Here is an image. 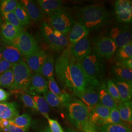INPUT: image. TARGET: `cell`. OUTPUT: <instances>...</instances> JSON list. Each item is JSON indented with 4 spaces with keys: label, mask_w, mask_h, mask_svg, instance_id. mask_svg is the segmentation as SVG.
Listing matches in <instances>:
<instances>
[{
    "label": "cell",
    "mask_w": 132,
    "mask_h": 132,
    "mask_svg": "<svg viewBox=\"0 0 132 132\" xmlns=\"http://www.w3.org/2000/svg\"><path fill=\"white\" fill-rule=\"evenodd\" d=\"M28 129H25L16 126L10 123L5 127L0 128V132H28Z\"/></svg>",
    "instance_id": "obj_42"
},
{
    "label": "cell",
    "mask_w": 132,
    "mask_h": 132,
    "mask_svg": "<svg viewBox=\"0 0 132 132\" xmlns=\"http://www.w3.org/2000/svg\"><path fill=\"white\" fill-rule=\"evenodd\" d=\"M54 61L51 55H47L43 63L39 73L47 79L54 77Z\"/></svg>",
    "instance_id": "obj_29"
},
{
    "label": "cell",
    "mask_w": 132,
    "mask_h": 132,
    "mask_svg": "<svg viewBox=\"0 0 132 132\" xmlns=\"http://www.w3.org/2000/svg\"><path fill=\"white\" fill-rule=\"evenodd\" d=\"M79 22L90 31L102 28L109 18V14L105 7L99 5H91L82 7L78 14Z\"/></svg>",
    "instance_id": "obj_1"
},
{
    "label": "cell",
    "mask_w": 132,
    "mask_h": 132,
    "mask_svg": "<svg viewBox=\"0 0 132 132\" xmlns=\"http://www.w3.org/2000/svg\"><path fill=\"white\" fill-rule=\"evenodd\" d=\"M72 57L70 47L68 46L57 59L54 64L57 78L64 86H66L67 75Z\"/></svg>",
    "instance_id": "obj_9"
},
{
    "label": "cell",
    "mask_w": 132,
    "mask_h": 132,
    "mask_svg": "<svg viewBox=\"0 0 132 132\" xmlns=\"http://www.w3.org/2000/svg\"><path fill=\"white\" fill-rule=\"evenodd\" d=\"M43 38L49 47L54 51H62L69 46L68 36L53 29L46 22H43L40 27Z\"/></svg>",
    "instance_id": "obj_6"
},
{
    "label": "cell",
    "mask_w": 132,
    "mask_h": 132,
    "mask_svg": "<svg viewBox=\"0 0 132 132\" xmlns=\"http://www.w3.org/2000/svg\"><path fill=\"white\" fill-rule=\"evenodd\" d=\"M18 1L15 0H3L0 2V12L9 13L14 12L18 5Z\"/></svg>",
    "instance_id": "obj_36"
},
{
    "label": "cell",
    "mask_w": 132,
    "mask_h": 132,
    "mask_svg": "<svg viewBox=\"0 0 132 132\" xmlns=\"http://www.w3.org/2000/svg\"><path fill=\"white\" fill-rule=\"evenodd\" d=\"M24 31L15 28L6 22H4L1 26V33L4 43L9 42L17 38Z\"/></svg>",
    "instance_id": "obj_22"
},
{
    "label": "cell",
    "mask_w": 132,
    "mask_h": 132,
    "mask_svg": "<svg viewBox=\"0 0 132 132\" xmlns=\"http://www.w3.org/2000/svg\"><path fill=\"white\" fill-rule=\"evenodd\" d=\"M19 94L20 99L26 107L37 111L35 103L30 95L26 92H21Z\"/></svg>",
    "instance_id": "obj_41"
},
{
    "label": "cell",
    "mask_w": 132,
    "mask_h": 132,
    "mask_svg": "<svg viewBox=\"0 0 132 132\" xmlns=\"http://www.w3.org/2000/svg\"><path fill=\"white\" fill-rule=\"evenodd\" d=\"M89 85L98 87L100 80L104 76L105 65L102 58L93 50L85 58L78 62Z\"/></svg>",
    "instance_id": "obj_2"
},
{
    "label": "cell",
    "mask_w": 132,
    "mask_h": 132,
    "mask_svg": "<svg viewBox=\"0 0 132 132\" xmlns=\"http://www.w3.org/2000/svg\"><path fill=\"white\" fill-rule=\"evenodd\" d=\"M105 124H125L121 119L117 107L110 110L108 118L102 121L101 125Z\"/></svg>",
    "instance_id": "obj_35"
},
{
    "label": "cell",
    "mask_w": 132,
    "mask_h": 132,
    "mask_svg": "<svg viewBox=\"0 0 132 132\" xmlns=\"http://www.w3.org/2000/svg\"><path fill=\"white\" fill-rule=\"evenodd\" d=\"M1 40H0V44H1Z\"/></svg>",
    "instance_id": "obj_51"
},
{
    "label": "cell",
    "mask_w": 132,
    "mask_h": 132,
    "mask_svg": "<svg viewBox=\"0 0 132 132\" xmlns=\"http://www.w3.org/2000/svg\"><path fill=\"white\" fill-rule=\"evenodd\" d=\"M130 58H132V42L119 48L116 54L117 61H122Z\"/></svg>",
    "instance_id": "obj_33"
},
{
    "label": "cell",
    "mask_w": 132,
    "mask_h": 132,
    "mask_svg": "<svg viewBox=\"0 0 132 132\" xmlns=\"http://www.w3.org/2000/svg\"><path fill=\"white\" fill-rule=\"evenodd\" d=\"M70 47L72 56L77 62L85 58L93 51L92 43L88 36L71 44Z\"/></svg>",
    "instance_id": "obj_12"
},
{
    "label": "cell",
    "mask_w": 132,
    "mask_h": 132,
    "mask_svg": "<svg viewBox=\"0 0 132 132\" xmlns=\"http://www.w3.org/2000/svg\"><path fill=\"white\" fill-rule=\"evenodd\" d=\"M99 132H132L125 124H105L97 127Z\"/></svg>",
    "instance_id": "obj_30"
},
{
    "label": "cell",
    "mask_w": 132,
    "mask_h": 132,
    "mask_svg": "<svg viewBox=\"0 0 132 132\" xmlns=\"http://www.w3.org/2000/svg\"><path fill=\"white\" fill-rule=\"evenodd\" d=\"M117 48L113 41L107 36L97 39L94 41L93 51L101 58L109 59L113 56Z\"/></svg>",
    "instance_id": "obj_10"
},
{
    "label": "cell",
    "mask_w": 132,
    "mask_h": 132,
    "mask_svg": "<svg viewBox=\"0 0 132 132\" xmlns=\"http://www.w3.org/2000/svg\"><path fill=\"white\" fill-rule=\"evenodd\" d=\"M108 37L115 43L117 48H120L132 42L131 29L127 26H116L111 28Z\"/></svg>",
    "instance_id": "obj_11"
},
{
    "label": "cell",
    "mask_w": 132,
    "mask_h": 132,
    "mask_svg": "<svg viewBox=\"0 0 132 132\" xmlns=\"http://www.w3.org/2000/svg\"><path fill=\"white\" fill-rule=\"evenodd\" d=\"M107 88L109 94L113 98L116 104L118 105L120 102H121L118 90L116 85L113 82V80L110 79L107 81Z\"/></svg>",
    "instance_id": "obj_39"
},
{
    "label": "cell",
    "mask_w": 132,
    "mask_h": 132,
    "mask_svg": "<svg viewBox=\"0 0 132 132\" xmlns=\"http://www.w3.org/2000/svg\"><path fill=\"white\" fill-rule=\"evenodd\" d=\"M10 94L2 88H0V102H4L9 99Z\"/></svg>",
    "instance_id": "obj_47"
},
{
    "label": "cell",
    "mask_w": 132,
    "mask_h": 132,
    "mask_svg": "<svg viewBox=\"0 0 132 132\" xmlns=\"http://www.w3.org/2000/svg\"><path fill=\"white\" fill-rule=\"evenodd\" d=\"M89 31L85 26L79 22H75L69 33V41L71 45L88 36Z\"/></svg>",
    "instance_id": "obj_20"
},
{
    "label": "cell",
    "mask_w": 132,
    "mask_h": 132,
    "mask_svg": "<svg viewBox=\"0 0 132 132\" xmlns=\"http://www.w3.org/2000/svg\"><path fill=\"white\" fill-rule=\"evenodd\" d=\"M121 119L124 123L130 124L132 122V104L131 100L120 102L117 105Z\"/></svg>",
    "instance_id": "obj_26"
},
{
    "label": "cell",
    "mask_w": 132,
    "mask_h": 132,
    "mask_svg": "<svg viewBox=\"0 0 132 132\" xmlns=\"http://www.w3.org/2000/svg\"><path fill=\"white\" fill-rule=\"evenodd\" d=\"M2 58L13 65L22 61L23 55L15 47L5 43L2 47Z\"/></svg>",
    "instance_id": "obj_19"
},
{
    "label": "cell",
    "mask_w": 132,
    "mask_h": 132,
    "mask_svg": "<svg viewBox=\"0 0 132 132\" xmlns=\"http://www.w3.org/2000/svg\"><path fill=\"white\" fill-rule=\"evenodd\" d=\"M19 115L18 106L16 102L0 103V119L12 120Z\"/></svg>",
    "instance_id": "obj_18"
},
{
    "label": "cell",
    "mask_w": 132,
    "mask_h": 132,
    "mask_svg": "<svg viewBox=\"0 0 132 132\" xmlns=\"http://www.w3.org/2000/svg\"><path fill=\"white\" fill-rule=\"evenodd\" d=\"M5 44H10L16 47L23 56H27L39 50L38 44L29 33L23 31L18 37Z\"/></svg>",
    "instance_id": "obj_8"
},
{
    "label": "cell",
    "mask_w": 132,
    "mask_h": 132,
    "mask_svg": "<svg viewBox=\"0 0 132 132\" xmlns=\"http://www.w3.org/2000/svg\"><path fill=\"white\" fill-rule=\"evenodd\" d=\"M43 94V97L46 100L49 106L53 108L59 107L62 106L61 103L58 98L49 90H47Z\"/></svg>",
    "instance_id": "obj_40"
},
{
    "label": "cell",
    "mask_w": 132,
    "mask_h": 132,
    "mask_svg": "<svg viewBox=\"0 0 132 132\" xmlns=\"http://www.w3.org/2000/svg\"><path fill=\"white\" fill-rule=\"evenodd\" d=\"M13 12L23 26H28L30 23L31 20L27 11L21 3L18 2Z\"/></svg>",
    "instance_id": "obj_32"
},
{
    "label": "cell",
    "mask_w": 132,
    "mask_h": 132,
    "mask_svg": "<svg viewBox=\"0 0 132 132\" xmlns=\"http://www.w3.org/2000/svg\"><path fill=\"white\" fill-rule=\"evenodd\" d=\"M10 121L16 126L28 130L31 124V118L28 113H24Z\"/></svg>",
    "instance_id": "obj_31"
},
{
    "label": "cell",
    "mask_w": 132,
    "mask_h": 132,
    "mask_svg": "<svg viewBox=\"0 0 132 132\" xmlns=\"http://www.w3.org/2000/svg\"><path fill=\"white\" fill-rule=\"evenodd\" d=\"M114 12L118 21L122 23H130L132 20L131 1L118 0L114 4Z\"/></svg>",
    "instance_id": "obj_13"
},
{
    "label": "cell",
    "mask_w": 132,
    "mask_h": 132,
    "mask_svg": "<svg viewBox=\"0 0 132 132\" xmlns=\"http://www.w3.org/2000/svg\"><path fill=\"white\" fill-rule=\"evenodd\" d=\"M77 97L88 109L89 113L99 103V95L95 87L89 85L82 92L74 95Z\"/></svg>",
    "instance_id": "obj_14"
},
{
    "label": "cell",
    "mask_w": 132,
    "mask_h": 132,
    "mask_svg": "<svg viewBox=\"0 0 132 132\" xmlns=\"http://www.w3.org/2000/svg\"><path fill=\"white\" fill-rule=\"evenodd\" d=\"M112 72L116 79L132 84V70L120 66L114 65L112 69Z\"/></svg>",
    "instance_id": "obj_28"
},
{
    "label": "cell",
    "mask_w": 132,
    "mask_h": 132,
    "mask_svg": "<svg viewBox=\"0 0 132 132\" xmlns=\"http://www.w3.org/2000/svg\"><path fill=\"white\" fill-rule=\"evenodd\" d=\"M82 132H97V129L95 125L88 120L83 126Z\"/></svg>",
    "instance_id": "obj_44"
},
{
    "label": "cell",
    "mask_w": 132,
    "mask_h": 132,
    "mask_svg": "<svg viewBox=\"0 0 132 132\" xmlns=\"http://www.w3.org/2000/svg\"><path fill=\"white\" fill-rule=\"evenodd\" d=\"M98 92L99 95V103L109 110L117 107V105L109 94L107 85L105 83L100 84Z\"/></svg>",
    "instance_id": "obj_23"
},
{
    "label": "cell",
    "mask_w": 132,
    "mask_h": 132,
    "mask_svg": "<svg viewBox=\"0 0 132 132\" xmlns=\"http://www.w3.org/2000/svg\"><path fill=\"white\" fill-rule=\"evenodd\" d=\"M2 59V47H0V61Z\"/></svg>",
    "instance_id": "obj_50"
},
{
    "label": "cell",
    "mask_w": 132,
    "mask_h": 132,
    "mask_svg": "<svg viewBox=\"0 0 132 132\" xmlns=\"http://www.w3.org/2000/svg\"><path fill=\"white\" fill-rule=\"evenodd\" d=\"M12 69L14 80L9 88L12 93L26 92L30 84L32 73L25 62L22 61L13 65Z\"/></svg>",
    "instance_id": "obj_5"
},
{
    "label": "cell",
    "mask_w": 132,
    "mask_h": 132,
    "mask_svg": "<svg viewBox=\"0 0 132 132\" xmlns=\"http://www.w3.org/2000/svg\"><path fill=\"white\" fill-rule=\"evenodd\" d=\"M5 21L12 24L15 28L22 30H24V26L20 22L19 20L17 18L13 12L9 13H4L2 14Z\"/></svg>",
    "instance_id": "obj_37"
},
{
    "label": "cell",
    "mask_w": 132,
    "mask_h": 132,
    "mask_svg": "<svg viewBox=\"0 0 132 132\" xmlns=\"http://www.w3.org/2000/svg\"><path fill=\"white\" fill-rule=\"evenodd\" d=\"M48 90V81L40 73L34 72L31 76L30 84L26 93L44 94Z\"/></svg>",
    "instance_id": "obj_15"
},
{
    "label": "cell",
    "mask_w": 132,
    "mask_h": 132,
    "mask_svg": "<svg viewBox=\"0 0 132 132\" xmlns=\"http://www.w3.org/2000/svg\"><path fill=\"white\" fill-rule=\"evenodd\" d=\"M37 2L42 12L48 16L60 9L62 5L59 0H38Z\"/></svg>",
    "instance_id": "obj_25"
},
{
    "label": "cell",
    "mask_w": 132,
    "mask_h": 132,
    "mask_svg": "<svg viewBox=\"0 0 132 132\" xmlns=\"http://www.w3.org/2000/svg\"><path fill=\"white\" fill-rule=\"evenodd\" d=\"M85 75L78 62L71 58L66 81V87L74 95L82 92L89 86Z\"/></svg>",
    "instance_id": "obj_3"
},
{
    "label": "cell",
    "mask_w": 132,
    "mask_h": 132,
    "mask_svg": "<svg viewBox=\"0 0 132 132\" xmlns=\"http://www.w3.org/2000/svg\"><path fill=\"white\" fill-rule=\"evenodd\" d=\"M115 65L125 68L132 70V58H130L122 61H117Z\"/></svg>",
    "instance_id": "obj_46"
},
{
    "label": "cell",
    "mask_w": 132,
    "mask_h": 132,
    "mask_svg": "<svg viewBox=\"0 0 132 132\" xmlns=\"http://www.w3.org/2000/svg\"><path fill=\"white\" fill-rule=\"evenodd\" d=\"M66 132H76V130L73 129H72V128H67L66 129Z\"/></svg>",
    "instance_id": "obj_48"
},
{
    "label": "cell",
    "mask_w": 132,
    "mask_h": 132,
    "mask_svg": "<svg viewBox=\"0 0 132 132\" xmlns=\"http://www.w3.org/2000/svg\"><path fill=\"white\" fill-rule=\"evenodd\" d=\"M50 26L53 29L68 36L75 21L71 14L61 7L48 16Z\"/></svg>",
    "instance_id": "obj_7"
},
{
    "label": "cell",
    "mask_w": 132,
    "mask_h": 132,
    "mask_svg": "<svg viewBox=\"0 0 132 132\" xmlns=\"http://www.w3.org/2000/svg\"><path fill=\"white\" fill-rule=\"evenodd\" d=\"M113 81L117 87L121 102H125L130 101L132 98V84L116 78Z\"/></svg>",
    "instance_id": "obj_24"
},
{
    "label": "cell",
    "mask_w": 132,
    "mask_h": 132,
    "mask_svg": "<svg viewBox=\"0 0 132 132\" xmlns=\"http://www.w3.org/2000/svg\"><path fill=\"white\" fill-rule=\"evenodd\" d=\"M48 88H49L50 91H51L53 94H55L58 98L60 101L64 97L65 90H61L60 89L58 84H57L54 77L48 79Z\"/></svg>",
    "instance_id": "obj_38"
},
{
    "label": "cell",
    "mask_w": 132,
    "mask_h": 132,
    "mask_svg": "<svg viewBox=\"0 0 132 132\" xmlns=\"http://www.w3.org/2000/svg\"><path fill=\"white\" fill-rule=\"evenodd\" d=\"M66 108L69 121L71 125L82 131L83 126L89 120V113L86 106L80 100L72 97Z\"/></svg>",
    "instance_id": "obj_4"
},
{
    "label": "cell",
    "mask_w": 132,
    "mask_h": 132,
    "mask_svg": "<svg viewBox=\"0 0 132 132\" xmlns=\"http://www.w3.org/2000/svg\"><path fill=\"white\" fill-rule=\"evenodd\" d=\"M27 11L31 20L37 22L43 17V12L36 3L30 0H22L20 2Z\"/></svg>",
    "instance_id": "obj_21"
},
{
    "label": "cell",
    "mask_w": 132,
    "mask_h": 132,
    "mask_svg": "<svg viewBox=\"0 0 132 132\" xmlns=\"http://www.w3.org/2000/svg\"><path fill=\"white\" fill-rule=\"evenodd\" d=\"M47 121L49 124V128L51 132H64L61 126L56 120L48 118Z\"/></svg>",
    "instance_id": "obj_43"
},
{
    "label": "cell",
    "mask_w": 132,
    "mask_h": 132,
    "mask_svg": "<svg viewBox=\"0 0 132 132\" xmlns=\"http://www.w3.org/2000/svg\"><path fill=\"white\" fill-rule=\"evenodd\" d=\"M42 132H51L50 131V129L49 128V127H47L45 128L43 130Z\"/></svg>",
    "instance_id": "obj_49"
},
{
    "label": "cell",
    "mask_w": 132,
    "mask_h": 132,
    "mask_svg": "<svg viewBox=\"0 0 132 132\" xmlns=\"http://www.w3.org/2000/svg\"><path fill=\"white\" fill-rule=\"evenodd\" d=\"M14 80L12 68L0 75V88H10Z\"/></svg>",
    "instance_id": "obj_34"
},
{
    "label": "cell",
    "mask_w": 132,
    "mask_h": 132,
    "mask_svg": "<svg viewBox=\"0 0 132 132\" xmlns=\"http://www.w3.org/2000/svg\"><path fill=\"white\" fill-rule=\"evenodd\" d=\"M28 94L30 95L34 100L37 107V111L47 119L50 118L49 112L50 108L45 98L39 94L35 93H29Z\"/></svg>",
    "instance_id": "obj_27"
},
{
    "label": "cell",
    "mask_w": 132,
    "mask_h": 132,
    "mask_svg": "<svg viewBox=\"0 0 132 132\" xmlns=\"http://www.w3.org/2000/svg\"><path fill=\"white\" fill-rule=\"evenodd\" d=\"M110 111V110L98 103L89 114V120L98 127L102 121L108 118Z\"/></svg>",
    "instance_id": "obj_17"
},
{
    "label": "cell",
    "mask_w": 132,
    "mask_h": 132,
    "mask_svg": "<svg viewBox=\"0 0 132 132\" xmlns=\"http://www.w3.org/2000/svg\"><path fill=\"white\" fill-rule=\"evenodd\" d=\"M47 55V53L44 51L39 49L26 56V63L31 71L39 73Z\"/></svg>",
    "instance_id": "obj_16"
},
{
    "label": "cell",
    "mask_w": 132,
    "mask_h": 132,
    "mask_svg": "<svg viewBox=\"0 0 132 132\" xmlns=\"http://www.w3.org/2000/svg\"><path fill=\"white\" fill-rule=\"evenodd\" d=\"M12 66V64L2 58L0 61V75L11 68Z\"/></svg>",
    "instance_id": "obj_45"
}]
</instances>
